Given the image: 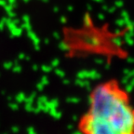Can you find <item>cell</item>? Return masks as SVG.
<instances>
[{
	"label": "cell",
	"mask_w": 134,
	"mask_h": 134,
	"mask_svg": "<svg viewBox=\"0 0 134 134\" xmlns=\"http://www.w3.org/2000/svg\"><path fill=\"white\" fill-rule=\"evenodd\" d=\"M77 128L80 134H134V105L118 80H105L92 88Z\"/></svg>",
	"instance_id": "6da1fadb"
}]
</instances>
